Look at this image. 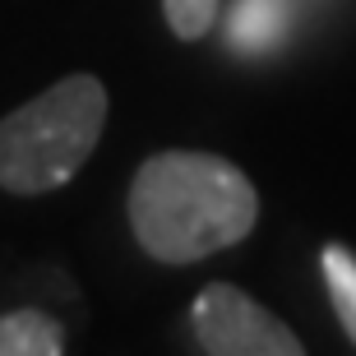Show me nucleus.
<instances>
[{
  "instance_id": "3",
  "label": "nucleus",
  "mask_w": 356,
  "mask_h": 356,
  "mask_svg": "<svg viewBox=\"0 0 356 356\" xmlns=\"http://www.w3.org/2000/svg\"><path fill=\"white\" fill-rule=\"evenodd\" d=\"M195 338L209 356H305L301 338L232 282H209L190 305Z\"/></svg>"
},
{
  "instance_id": "2",
  "label": "nucleus",
  "mask_w": 356,
  "mask_h": 356,
  "mask_svg": "<svg viewBox=\"0 0 356 356\" xmlns=\"http://www.w3.org/2000/svg\"><path fill=\"white\" fill-rule=\"evenodd\" d=\"M106 97L97 74H70L33 102L0 116V190L47 195L74 181L106 130Z\"/></svg>"
},
{
  "instance_id": "5",
  "label": "nucleus",
  "mask_w": 356,
  "mask_h": 356,
  "mask_svg": "<svg viewBox=\"0 0 356 356\" xmlns=\"http://www.w3.org/2000/svg\"><path fill=\"white\" fill-rule=\"evenodd\" d=\"M319 268H324V282H329V301L338 310V324H343L347 338L356 343V254L333 241L319 254Z\"/></svg>"
},
{
  "instance_id": "1",
  "label": "nucleus",
  "mask_w": 356,
  "mask_h": 356,
  "mask_svg": "<svg viewBox=\"0 0 356 356\" xmlns=\"http://www.w3.org/2000/svg\"><path fill=\"white\" fill-rule=\"evenodd\" d=\"M259 222V195L236 162L167 148L134 172L130 227L139 250L162 264H195L245 241Z\"/></svg>"
},
{
  "instance_id": "7",
  "label": "nucleus",
  "mask_w": 356,
  "mask_h": 356,
  "mask_svg": "<svg viewBox=\"0 0 356 356\" xmlns=\"http://www.w3.org/2000/svg\"><path fill=\"white\" fill-rule=\"evenodd\" d=\"M218 5L222 0H162V14H167V28L181 42H199L218 24Z\"/></svg>"
},
{
  "instance_id": "6",
  "label": "nucleus",
  "mask_w": 356,
  "mask_h": 356,
  "mask_svg": "<svg viewBox=\"0 0 356 356\" xmlns=\"http://www.w3.org/2000/svg\"><path fill=\"white\" fill-rule=\"evenodd\" d=\"M232 38H236V47H245V51H264V47H273L282 33H287V10H282V0H241L236 19H232Z\"/></svg>"
},
{
  "instance_id": "4",
  "label": "nucleus",
  "mask_w": 356,
  "mask_h": 356,
  "mask_svg": "<svg viewBox=\"0 0 356 356\" xmlns=\"http://www.w3.org/2000/svg\"><path fill=\"white\" fill-rule=\"evenodd\" d=\"M65 324L47 310L0 315V356H65Z\"/></svg>"
}]
</instances>
